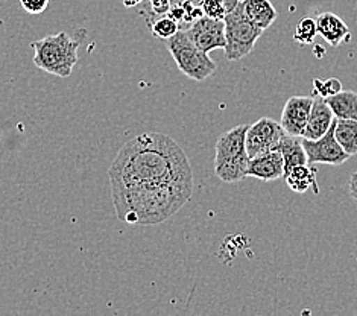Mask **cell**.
Wrapping results in <instances>:
<instances>
[{"label": "cell", "instance_id": "1", "mask_svg": "<svg viewBox=\"0 0 357 316\" xmlns=\"http://www.w3.org/2000/svg\"><path fill=\"white\" fill-rule=\"evenodd\" d=\"M116 215L130 225H157L190 201L193 172L174 139L144 133L126 142L108 169Z\"/></svg>", "mask_w": 357, "mask_h": 316}, {"label": "cell", "instance_id": "2", "mask_svg": "<svg viewBox=\"0 0 357 316\" xmlns=\"http://www.w3.org/2000/svg\"><path fill=\"white\" fill-rule=\"evenodd\" d=\"M78 41L69 33L59 32L32 43L33 64L50 75L67 78L78 61Z\"/></svg>", "mask_w": 357, "mask_h": 316}, {"label": "cell", "instance_id": "3", "mask_svg": "<svg viewBox=\"0 0 357 316\" xmlns=\"http://www.w3.org/2000/svg\"><path fill=\"white\" fill-rule=\"evenodd\" d=\"M248 125H237L219 137L216 143L215 174L224 183H239L246 178L250 157L246 152Z\"/></svg>", "mask_w": 357, "mask_h": 316}, {"label": "cell", "instance_id": "4", "mask_svg": "<svg viewBox=\"0 0 357 316\" xmlns=\"http://www.w3.org/2000/svg\"><path fill=\"white\" fill-rule=\"evenodd\" d=\"M167 49L180 72L193 81H206L216 70L213 59L195 45L184 29L167 40Z\"/></svg>", "mask_w": 357, "mask_h": 316}, {"label": "cell", "instance_id": "5", "mask_svg": "<svg viewBox=\"0 0 357 316\" xmlns=\"http://www.w3.org/2000/svg\"><path fill=\"white\" fill-rule=\"evenodd\" d=\"M225 47L224 54L228 61H239L252 52L254 46L261 37L263 29L257 28L243 13L242 3L224 17Z\"/></svg>", "mask_w": 357, "mask_h": 316}, {"label": "cell", "instance_id": "6", "mask_svg": "<svg viewBox=\"0 0 357 316\" xmlns=\"http://www.w3.org/2000/svg\"><path fill=\"white\" fill-rule=\"evenodd\" d=\"M284 130L280 125V122H275L271 117H261L257 122H254L246 130V152L248 157L254 158L260 156L263 152L274 151L278 148L280 140L283 139Z\"/></svg>", "mask_w": 357, "mask_h": 316}, {"label": "cell", "instance_id": "7", "mask_svg": "<svg viewBox=\"0 0 357 316\" xmlns=\"http://www.w3.org/2000/svg\"><path fill=\"white\" fill-rule=\"evenodd\" d=\"M335 122H336V117H335ZM335 122L331 123L330 130L317 140H307L301 137L309 165L339 166V165L347 163L348 158L351 157L341 148V144L337 143L335 137Z\"/></svg>", "mask_w": 357, "mask_h": 316}, {"label": "cell", "instance_id": "8", "mask_svg": "<svg viewBox=\"0 0 357 316\" xmlns=\"http://www.w3.org/2000/svg\"><path fill=\"white\" fill-rule=\"evenodd\" d=\"M189 38L204 52L210 54L211 50L225 47V23L224 20L210 19L202 15L201 19L190 23V27L184 29Z\"/></svg>", "mask_w": 357, "mask_h": 316}, {"label": "cell", "instance_id": "9", "mask_svg": "<svg viewBox=\"0 0 357 316\" xmlns=\"http://www.w3.org/2000/svg\"><path fill=\"white\" fill-rule=\"evenodd\" d=\"M313 99L312 96H292L287 99L280 121L286 134L301 137L309 121Z\"/></svg>", "mask_w": 357, "mask_h": 316}, {"label": "cell", "instance_id": "10", "mask_svg": "<svg viewBox=\"0 0 357 316\" xmlns=\"http://www.w3.org/2000/svg\"><path fill=\"white\" fill-rule=\"evenodd\" d=\"M284 175V161L278 149L263 152L260 156L250 158L246 176L259 178L261 181H275Z\"/></svg>", "mask_w": 357, "mask_h": 316}, {"label": "cell", "instance_id": "11", "mask_svg": "<svg viewBox=\"0 0 357 316\" xmlns=\"http://www.w3.org/2000/svg\"><path fill=\"white\" fill-rule=\"evenodd\" d=\"M333 122H335V114L328 107L327 100L322 98L313 99L309 121L304 128V133L301 137L307 140H317L330 130V126Z\"/></svg>", "mask_w": 357, "mask_h": 316}, {"label": "cell", "instance_id": "12", "mask_svg": "<svg viewBox=\"0 0 357 316\" xmlns=\"http://www.w3.org/2000/svg\"><path fill=\"white\" fill-rule=\"evenodd\" d=\"M318 33L331 47H337L341 43L350 40V28L335 13H322L317 19Z\"/></svg>", "mask_w": 357, "mask_h": 316}, {"label": "cell", "instance_id": "13", "mask_svg": "<svg viewBox=\"0 0 357 316\" xmlns=\"http://www.w3.org/2000/svg\"><path fill=\"white\" fill-rule=\"evenodd\" d=\"M242 8L246 17L260 29H268L277 19V10L271 0H242Z\"/></svg>", "mask_w": 357, "mask_h": 316}, {"label": "cell", "instance_id": "14", "mask_svg": "<svg viewBox=\"0 0 357 316\" xmlns=\"http://www.w3.org/2000/svg\"><path fill=\"white\" fill-rule=\"evenodd\" d=\"M283 178L286 179L287 186L291 187V190H294L295 193H305L312 187L313 193L319 195V187L317 183V169L312 167V165L295 166Z\"/></svg>", "mask_w": 357, "mask_h": 316}, {"label": "cell", "instance_id": "15", "mask_svg": "<svg viewBox=\"0 0 357 316\" xmlns=\"http://www.w3.org/2000/svg\"><path fill=\"white\" fill-rule=\"evenodd\" d=\"M277 149L280 151V153H282L283 161H284V175L289 172V170L294 169L295 166L309 165L301 137L284 134L283 139L280 140V144H278Z\"/></svg>", "mask_w": 357, "mask_h": 316}, {"label": "cell", "instance_id": "16", "mask_svg": "<svg viewBox=\"0 0 357 316\" xmlns=\"http://www.w3.org/2000/svg\"><path fill=\"white\" fill-rule=\"evenodd\" d=\"M327 104L336 119H351L357 121V93L341 90L335 96L327 98Z\"/></svg>", "mask_w": 357, "mask_h": 316}, {"label": "cell", "instance_id": "17", "mask_svg": "<svg viewBox=\"0 0 357 316\" xmlns=\"http://www.w3.org/2000/svg\"><path fill=\"white\" fill-rule=\"evenodd\" d=\"M335 137L348 156L357 153V121L351 119H336Z\"/></svg>", "mask_w": 357, "mask_h": 316}, {"label": "cell", "instance_id": "18", "mask_svg": "<svg viewBox=\"0 0 357 316\" xmlns=\"http://www.w3.org/2000/svg\"><path fill=\"white\" fill-rule=\"evenodd\" d=\"M318 36V27L317 20L309 19V17H304V19L296 24V29L294 32L295 41H298L300 45H312L314 37Z\"/></svg>", "mask_w": 357, "mask_h": 316}, {"label": "cell", "instance_id": "19", "mask_svg": "<svg viewBox=\"0 0 357 316\" xmlns=\"http://www.w3.org/2000/svg\"><path fill=\"white\" fill-rule=\"evenodd\" d=\"M342 90V82L336 78H328L326 81L313 80V96L327 99L335 96Z\"/></svg>", "mask_w": 357, "mask_h": 316}, {"label": "cell", "instance_id": "20", "mask_svg": "<svg viewBox=\"0 0 357 316\" xmlns=\"http://www.w3.org/2000/svg\"><path fill=\"white\" fill-rule=\"evenodd\" d=\"M180 31V24H178L171 17H161L154 24H152V33L155 38L160 40H169L174 37L175 33Z\"/></svg>", "mask_w": 357, "mask_h": 316}, {"label": "cell", "instance_id": "21", "mask_svg": "<svg viewBox=\"0 0 357 316\" xmlns=\"http://www.w3.org/2000/svg\"><path fill=\"white\" fill-rule=\"evenodd\" d=\"M199 5L204 15L210 17V19L224 20V17L227 15V8L222 3V0H199Z\"/></svg>", "mask_w": 357, "mask_h": 316}, {"label": "cell", "instance_id": "22", "mask_svg": "<svg viewBox=\"0 0 357 316\" xmlns=\"http://www.w3.org/2000/svg\"><path fill=\"white\" fill-rule=\"evenodd\" d=\"M20 5L29 14H41L49 6V0H20Z\"/></svg>", "mask_w": 357, "mask_h": 316}, {"label": "cell", "instance_id": "23", "mask_svg": "<svg viewBox=\"0 0 357 316\" xmlns=\"http://www.w3.org/2000/svg\"><path fill=\"white\" fill-rule=\"evenodd\" d=\"M152 11L157 15H165L171 10V0H151Z\"/></svg>", "mask_w": 357, "mask_h": 316}, {"label": "cell", "instance_id": "24", "mask_svg": "<svg viewBox=\"0 0 357 316\" xmlns=\"http://www.w3.org/2000/svg\"><path fill=\"white\" fill-rule=\"evenodd\" d=\"M167 15L171 17V19H174L178 24L184 23L185 20V13H184V8L180 5V6H171V10H169Z\"/></svg>", "mask_w": 357, "mask_h": 316}, {"label": "cell", "instance_id": "25", "mask_svg": "<svg viewBox=\"0 0 357 316\" xmlns=\"http://www.w3.org/2000/svg\"><path fill=\"white\" fill-rule=\"evenodd\" d=\"M348 187H350V193L353 198L357 201V172H354L350 178V184H348Z\"/></svg>", "mask_w": 357, "mask_h": 316}, {"label": "cell", "instance_id": "26", "mask_svg": "<svg viewBox=\"0 0 357 316\" xmlns=\"http://www.w3.org/2000/svg\"><path fill=\"white\" fill-rule=\"evenodd\" d=\"M222 3L227 8V13H229V11H233L234 8L241 3V0H222Z\"/></svg>", "mask_w": 357, "mask_h": 316}, {"label": "cell", "instance_id": "27", "mask_svg": "<svg viewBox=\"0 0 357 316\" xmlns=\"http://www.w3.org/2000/svg\"><path fill=\"white\" fill-rule=\"evenodd\" d=\"M140 2H143V0H123V5H125L126 8H131V6L139 5Z\"/></svg>", "mask_w": 357, "mask_h": 316}]
</instances>
